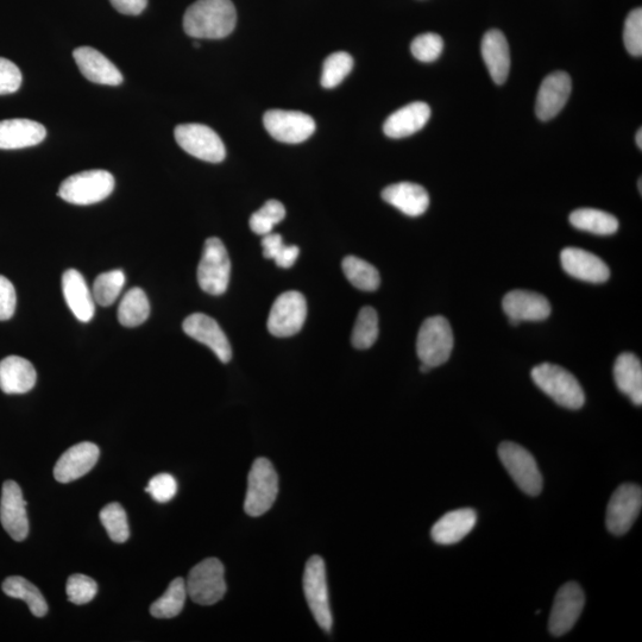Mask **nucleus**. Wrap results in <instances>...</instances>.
Masks as SVG:
<instances>
[{
    "label": "nucleus",
    "mask_w": 642,
    "mask_h": 642,
    "mask_svg": "<svg viewBox=\"0 0 642 642\" xmlns=\"http://www.w3.org/2000/svg\"><path fill=\"white\" fill-rule=\"evenodd\" d=\"M237 12L231 0H198L187 9L184 29L193 39L220 40L235 30Z\"/></svg>",
    "instance_id": "obj_1"
},
{
    "label": "nucleus",
    "mask_w": 642,
    "mask_h": 642,
    "mask_svg": "<svg viewBox=\"0 0 642 642\" xmlns=\"http://www.w3.org/2000/svg\"><path fill=\"white\" fill-rule=\"evenodd\" d=\"M532 380L555 400L559 406L579 409L584 406L585 395L576 377L570 371L551 363H543L532 370Z\"/></svg>",
    "instance_id": "obj_2"
},
{
    "label": "nucleus",
    "mask_w": 642,
    "mask_h": 642,
    "mask_svg": "<svg viewBox=\"0 0 642 642\" xmlns=\"http://www.w3.org/2000/svg\"><path fill=\"white\" fill-rule=\"evenodd\" d=\"M115 190V178L102 169L69 176L62 182L58 195L69 204L93 205L110 197Z\"/></svg>",
    "instance_id": "obj_3"
},
{
    "label": "nucleus",
    "mask_w": 642,
    "mask_h": 642,
    "mask_svg": "<svg viewBox=\"0 0 642 642\" xmlns=\"http://www.w3.org/2000/svg\"><path fill=\"white\" fill-rule=\"evenodd\" d=\"M453 332L448 319L432 317L421 325L417 339V354L421 363L436 368L449 361L452 354Z\"/></svg>",
    "instance_id": "obj_4"
},
{
    "label": "nucleus",
    "mask_w": 642,
    "mask_h": 642,
    "mask_svg": "<svg viewBox=\"0 0 642 642\" xmlns=\"http://www.w3.org/2000/svg\"><path fill=\"white\" fill-rule=\"evenodd\" d=\"M279 494V477L273 464L266 458H258L250 470L244 511L250 516H261L273 507Z\"/></svg>",
    "instance_id": "obj_5"
},
{
    "label": "nucleus",
    "mask_w": 642,
    "mask_h": 642,
    "mask_svg": "<svg viewBox=\"0 0 642 642\" xmlns=\"http://www.w3.org/2000/svg\"><path fill=\"white\" fill-rule=\"evenodd\" d=\"M231 261L225 245L217 237L205 242L198 267L199 286L207 294L222 295L228 291Z\"/></svg>",
    "instance_id": "obj_6"
},
{
    "label": "nucleus",
    "mask_w": 642,
    "mask_h": 642,
    "mask_svg": "<svg viewBox=\"0 0 642 642\" xmlns=\"http://www.w3.org/2000/svg\"><path fill=\"white\" fill-rule=\"evenodd\" d=\"M187 595L200 606H212L226 593L225 569L217 558L195 565L186 581Z\"/></svg>",
    "instance_id": "obj_7"
},
{
    "label": "nucleus",
    "mask_w": 642,
    "mask_h": 642,
    "mask_svg": "<svg viewBox=\"0 0 642 642\" xmlns=\"http://www.w3.org/2000/svg\"><path fill=\"white\" fill-rule=\"evenodd\" d=\"M304 590L308 607L319 627L326 633H331L333 619L323 558L313 556L308 559L304 574Z\"/></svg>",
    "instance_id": "obj_8"
},
{
    "label": "nucleus",
    "mask_w": 642,
    "mask_h": 642,
    "mask_svg": "<svg viewBox=\"0 0 642 642\" xmlns=\"http://www.w3.org/2000/svg\"><path fill=\"white\" fill-rule=\"evenodd\" d=\"M499 457L503 467L522 492L530 496H538L541 493L543 476L530 452L518 444L506 442L500 445Z\"/></svg>",
    "instance_id": "obj_9"
},
{
    "label": "nucleus",
    "mask_w": 642,
    "mask_h": 642,
    "mask_svg": "<svg viewBox=\"0 0 642 642\" xmlns=\"http://www.w3.org/2000/svg\"><path fill=\"white\" fill-rule=\"evenodd\" d=\"M175 140L186 153L211 163L225 160L226 149L216 131L203 124H182L175 128Z\"/></svg>",
    "instance_id": "obj_10"
},
{
    "label": "nucleus",
    "mask_w": 642,
    "mask_h": 642,
    "mask_svg": "<svg viewBox=\"0 0 642 642\" xmlns=\"http://www.w3.org/2000/svg\"><path fill=\"white\" fill-rule=\"evenodd\" d=\"M307 302L299 292L289 291L275 300L268 318V330L273 336L287 338L297 335L304 327Z\"/></svg>",
    "instance_id": "obj_11"
},
{
    "label": "nucleus",
    "mask_w": 642,
    "mask_h": 642,
    "mask_svg": "<svg viewBox=\"0 0 642 642\" xmlns=\"http://www.w3.org/2000/svg\"><path fill=\"white\" fill-rule=\"evenodd\" d=\"M263 124L276 141L288 144L305 142L316 131L314 119L300 111L269 110Z\"/></svg>",
    "instance_id": "obj_12"
},
{
    "label": "nucleus",
    "mask_w": 642,
    "mask_h": 642,
    "mask_svg": "<svg viewBox=\"0 0 642 642\" xmlns=\"http://www.w3.org/2000/svg\"><path fill=\"white\" fill-rule=\"evenodd\" d=\"M642 490L637 484H622L612 496L607 508L606 524L614 535L626 534L641 512Z\"/></svg>",
    "instance_id": "obj_13"
},
{
    "label": "nucleus",
    "mask_w": 642,
    "mask_h": 642,
    "mask_svg": "<svg viewBox=\"0 0 642 642\" xmlns=\"http://www.w3.org/2000/svg\"><path fill=\"white\" fill-rule=\"evenodd\" d=\"M585 595L575 582H569L559 589L550 615L549 629L555 637L571 631L583 612Z\"/></svg>",
    "instance_id": "obj_14"
},
{
    "label": "nucleus",
    "mask_w": 642,
    "mask_h": 642,
    "mask_svg": "<svg viewBox=\"0 0 642 642\" xmlns=\"http://www.w3.org/2000/svg\"><path fill=\"white\" fill-rule=\"evenodd\" d=\"M25 507L27 501L24 500L21 487L14 481H6L0 500V521L4 530L15 541H23L29 534V520Z\"/></svg>",
    "instance_id": "obj_15"
},
{
    "label": "nucleus",
    "mask_w": 642,
    "mask_h": 642,
    "mask_svg": "<svg viewBox=\"0 0 642 642\" xmlns=\"http://www.w3.org/2000/svg\"><path fill=\"white\" fill-rule=\"evenodd\" d=\"M182 329L187 336L209 346L220 362L229 363L231 361L232 348L229 339L213 318L204 313L191 314L185 319Z\"/></svg>",
    "instance_id": "obj_16"
},
{
    "label": "nucleus",
    "mask_w": 642,
    "mask_h": 642,
    "mask_svg": "<svg viewBox=\"0 0 642 642\" xmlns=\"http://www.w3.org/2000/svg\"><path fill=\"white\" fill-rule=\"evenodd\" d=\"M572 90L568 73L555 72L546 77L539 88L535 113L540 121H550L564 109Z\"/></svg>",
    "instance_id": "obj_17"
},
{
    "label": "nucleus",
    "mask_w": 642,
    "mask_h": 642,
    "mask_svg": "<svg viewBox=\"0 0 642 642\" xmlns=\"http://www.w3.org/2000/svg\"><path fill=\"white\" fill-rule=\"evenodd\" d=\"M509 323L516 326L522 321H543L550 317L551 305L544 295L527 292H509L502 301Z\"/></svg>",
    "instance_id": "obj_18"
},
{
    "label": "nucleus",
    "mask_w": 642,
    "mask_h": 642,
    "mask_svg": "<svg viewBox=\"0 0 642 642\" xmlns=\"http://www.w3.org/2000/svg\"><path fill=\"white\" fill-rule=\"evenodd\" d=\"M100 451L96 444L84 442L69 448L56 463L55 480L69 483L79 480L97 464Z\"/></svg>",
    "instance_id": "obj_19"
},
{
    "label": "nucleus",
    "mask_w": 642,
    "mask_h": 642,
    "mask_svg": "<svg viewBox=\"0 0 642 642\" xmlns=\"http://www.w3.org/2000/svg\"><path fill=\"white\" fill-rule=\"evenodd\" d=\"M563 269L572 278L590 283H603L610 278V270L600 257L583 249L566 248L560 254Z\"/></svg>",
    "instance_id": "obj_20"
},
{
    "label": "nucleus",
    "mask_w": 642,
    "mask_h": 642,
    "mask_svg": "<svg viewBox=\"0 0 642 642\" xmlns=\"http://www.w3.org/2000/svg\"><path fill=\"white\" fill-rule=\"evenodd\" d=\"M73 58L87 80L94 84L118 86L123 83V75L105 55L91 47L74 50Z\"/></svg>",
    "instance_id": "obj_21"
},
{
    "label": "nucleus",
    "mask_w": 642,
    "mask_h": 642,
    "mask_svg": "<svg viewBox=\"0 0 642 642\" xmlns=\"http://www.w3.org/2000/svg\"><path fill=\"white\" fill-rule=\"evenodd\" d=\"M62 292L75 318L83 323H88L94 317L96 312V301L93 299L92 292L87 286L83 274L78 270L68 269L62 275Z\"/></svg>",
    "instance_id": "obj_22"
},
{
    "label": "nucleus",
    "mask_w": 642,
    "mask_h": 642,
    "mask_svg": "<svg viewBox=\"0 0 642 642\" xmlns=\"http://www.w3.org/2000/svg\"><path fill=\"white\" fill-rule=\"evenodd\" d=\"M46 136V128L30 119H6L0 122V149L34 147L43 142Z\"/></svg>",
    "instance_id": "obj_23"
},
{
    "label": "nucleus",
    "mask_w": 642,
    "mask_h": 642,
    "mask_svg": "<svg viewBox=\"0 0 642 642\" xmlns=\"http://www.w3.org/2000/svg\"><path fill=\"white\" fill-rule=\"evenodd\" d=\"M482 56L494 83L505 84L511 71V52L507 39L500 30H490L484 35Z\"/></svg>",
    "instance_id": "obj_24"
},
{
    "label": "nucleus",
    "mask_w": 642,
    "mask_h": 642,
    "mask_svg": "<svg viewBox=\"0 0 642 642\" xmlns=\"http://www.w3.org/2000/svg\"><path fill=\"white\" fill-rule=\"evenodd\" d=\"M382 199L409 217H419L430 206V195L423 186L412 182L390 185L382 192Z\"/></svg>",
    "instance_id": "obj_25"
},
{
    "label": "nucleus",
    "mask_w": 642,
    "mask_h": 642,
    "mask_svg": "<svg viewBox=\"0 0 642 642\" xmlns=\"http://www.w3.org/2000/svg\"><path fill=\"white\" fill-rule=\"evenodd\" d=\"M476 522L477 514L471 508L446 513L432 527V539L439 545L457 544L474 530Z\"/></svg>",
    "instance_id": "obj_26"
},
{
    "label": "nucleus",
    "mask_w": 642,
    "mask_h": 642,
    "mask_svg": "<svg viewBox=\"0 0 642 642\" xmlns=\"http://www.w3.org/2000/svg\"><path fill=\"white\" fill-rule=\"evenodd\" d=\"M430 117V106L423 102H415L390 115L383 125V131L389 138L412 136L425 127Z\"/></svg>",
    "instance_id": "obj_27"
},
{
    "label": "nucleus",
    "mask_w": 642,
    "mask_h": 642,
    "mask_svg": "<svg viewBox=\"0 0 642 642\" xmlns=\"http://www.w3.org/2000/svg\"><path fill=\"white\" fill-rule=\"evenodd\" d=\"M34 365L23 357L9 356L0 362V389L5 394H25L36 385Z\"/></svg>",
    "instance_id": "obj_28"
},
{
    "label": "nucleus",
    "mask_w": 642,
    "mask_h": 642,
    "mask_svg": "<svg viewBox=\"0 0 642 642\" xmlns=\"http://www.w3.org/2000/svg\"><path fill=\"white\" fill-rule=\"evenodd\" d=\"M614 379L621 393L634 405H642V365L637 356L629 352L620 355L614 365Z\"/></svg>",
    "instance_id": "obj_29"
},
{
    "label": "nucleus",
    "mask_w": 642,
    "mask_h": 642,
    "mask_svg": "<svg viewBox=\"0 0 642 642\" xmlns=\"http://www.w3.org/2000/svg\"><path fill=\"white\" fill-rule=\"evenodd\" d=\"M5 595L12 599L22 600L28 604L31 614L36 618H43L48 613V604L41 591L33 583L20 576L6 578L3 583Z\"/></svg>",
    "instance_id": "obj_30"
},
{
    "label": "nucleus",
    "mask_w": 642,
    "mask_h": 642,
    "mask_svg": "<svg viewBox=\"0 0 642 642\" xmlns=\"http://www.w3.org/2000/svg\"><path fill=\"white\" fill-rule=\"evenodd\" d=\"M570 223L576 229L600 236L614 235L619 220L613 214L595 209H579L570 214Z\"/></svg>",
    "instance_id": "obj_31"
},
{
    "label": "nucleus",
    "mask_w": 642,
    "mask_h": 642,
    "mask_svg": "<svg viewBox=\"0 0 642 642\" xmlns=\"http://www.w3.org/2000/svg\"><path fill=\"white\" fill-rule=\"evenodd\" d=\"M150 316V304L143 289L135 287L125 293L118 307V320L125 327H137Z\"/></svg>",
    "instance_id": "obj_32"
},
{
    "label": "nucleus",
    "mask_w": 642,
    "mask_h": 642,
    "mask_svg": "<svg viewBox=\"0 0 642 642\" xmlns=\"http://www.w3.org/2000/svg\"><path fill=\"white\" fill-rule=\"evenodd\" d=\"M343 272L352 286L363 292H375L379 289L381 278L379 270L373 264L356 256L345 257L342 263Z\"/></svg>",
    "instance_id": "obj_33"
},
{
    "label": "nucleus",
    "mask_w": 642,
    "mask_h": 642,
    "mask_svg": "<svg viewBox=\"0 0 642 642\" xmlns=\"http://www.w3.org/2000/svg\"><path fill=\"white\" fill-rule=\"evenodd\" d=\"M187 597L186 581L184 578H175L169 584L166 593L156 600L150 607V614L156 619H173L185 607Z\"/></svg>",
    "instance_id": "obj_34"
},
{
    "label": "nucleus",
    "mask_w": 642,
    "mask_h": 642,
    "mask_svg": "<svg viewBox=\"0 0 642 642\" xmlns=\"http://www.w3.org/2000/svg\"><path fill=\"white\" fill-rule=\"evenodd\" d=\"M379 338V316L373 307H364L358 313L351 343L358 350H367Z\"/></svg>",
    "instance_id": "obj_35"
},
{
    "label": "nucleus",
    "mask_w": 642,
    "mask_h": 642,
    "mask_svg": "<svg viewBox=\"0 0 642 642\" xmlns=\"http://www.w3.org/2000/svg\"><path fill=\"white\" fill-rule=\"evenodd\" d=\"M125 285L122 270H111L98 276L93 285V299L96 304L107 307L115 304Z\"/></svg>",
    "instance_id": "obj_36"
},
{
    "label": "nucleus",
    "mask_w": 642,
    "mask_h": 642,
    "mask_svg": "<svg viewBox=\"0 0 642 642\" xmlns=\"http://www.w3.org/2000/svg\"><path fill=\"white\" fill-rule=\"evenodd\" d=\"M107 534L115 543L123 544L130 538L128 515L119 503H109L99 514Z\"/></svg>",
    "instance_id": "obj_37"
},
{
    "label": "nucleus",
    "mask_w": 642,
    "mask_h": 642,
    "mask_svg": "<svg viewBox=\"0 0 642 642\" xmlns=\"http://www.w3.org/2000/svg\"><path fill=\"white\" fill-rule=\"evenodd\" d=\"M354 68V59L345 52L333 53L327 58L321 74V86L330 90L342 84Z\"/></svg>",
    "instance_id": "obj_38"
},
{
    "label": "nucleus",
    "mask_w": 642,
    "mask_h": 642,
    "mask_svg": "<svg viewBox=\"0 0 642 642\" xmlns=\"http://www.w3.org/2000/svg\"><path fill=\"white\" fill-rule=\"evenodd\" d=\"M286 217V209L280 201L269 200L250 218V229L256 235L266 236Z\"/></svg>",
    "instance_id": "obj_39"
},
{
    "label": "nucleus",
    "mask_w": 642,
    "mask_h": 642,
    "mask_svg": "<svg viewBox=\"0 0 642 642\" xmlns=\"http://www.w3.org/2000/svg\"><path fill=\"white\" fill-rule=\"evenodd\" d=\"M68 601L78 606L90 603L98 593V585L94 579L85 575H72L66 585Z\"/></svg>",
    "instance_id": "obj_40"
},
{
    "label": "nucleus",
    "mask_w": 642,
    "mask_h": 642,
    "mask_svg": "<svg viewBox=\"0 0 642 642\" xmlns=\"http://www.w3.org/2000/svg\"><path fill=\"white\" fill-rule=\"evenodd\" d=\"M444 49L442 37L433 33H426L415 37L411 50L415 59L421 62L438 60Z\"/></svg>",
    "instance_id": "obj_41"
},
{
    "label": "nucleus",
    "mask_w": 642,
    "mask_h": 642,
    "mask_svg": "<svg viewBox=\"0 0 642 642\" xmlns=\"http://www.w3.org/2000/svg\"><path fill=\"white\" fill-rule=\"evenodd\" d=\"M623 41L628 53L640 58L642 55V10L640 8L628 15L625 30H623Z\"/></svg>",
    "instance_id": "obj_42"
},
{
    "label": "nucleus",
    "mask_w": 642,
    "mask_h": 642,
    "mask_svg": "<svg viewBox=\"0 0 642 642\" xmlns=\"http://www.w3.org/2000/svg\"><path fill=\"white\" fill-rule=\"evenodd\" d=\"M146 492L156 502L167 503L173 500L176 493H178V482L169 474L156 475L151 478Z\"/></svg>",
    "instance_id": "obj_43"
},
{
    "label": "nucleus",
    "mask_w": 642,
    "mask_h": 642,
    "mask_svg": "<svg viewBox=\"0 0 642 642\" xmlns=\"http://www.w3.org/2000/svg\"><path fill=\"white\" fill-rule=\"evenodd\" d=\"M22 73L14 62L0 58V96L20 90Z\"/></svg>",
    "instance_id": "obj_44"
},
{
    "label": "nucleus",
    "mask_w": 642,
    "mask_h": 642,
    "mask_svg": "<svg viewBox=\"0 0 642 642\" xmlns=\"http://www.w3.org/2000/svg\"><path fill=\"white\" fill-rule=\"evenodd\" d=\"M16 291L9 279L0 275V321L9 320L16 311Z\"/></svg>",
    "instance_id": "obj_45"
},
{
    "label": "nucleus",
    "mask_w": 642,
    "mask_h": 642,
    "mask_svg": "<svg viewBox=\"0 0 642 642\" xmlns=\"http://www.w3.org/2000/svg\"><path fill=\"white\" fill-rule=\"evenodd\" d=\"M285 247L286 245L279 234L270 232V234L262 238L263 256L269 258V260H275Z\"/></svg>",
    "instance_id": "obj_46"
},
{
    "label": "nucleus",
    "mask_w": 642,
    "mask_h": 642,
    "mask_svg": "<svg viewBox=\"0 0 642 642\" xmlns=\"http://www.w3.org/2000/svg\"><path fill=\"white\" fill-rule=\"evenodd\" d=\"M113 8L123 15L138 16L146 10L148 0H110Z\"/></svg>",
    "instance_id": "obj_47"
},
{
    "label": "nucleus",
    "mask_w": 642,
    "mask_h": 642,
    "mask_svg": "<svg viewBox=\"0 0 642 642\" xmlns=\"http://www.w3.org/2000/svg\"><path fill=\"white\" fill-rule=\"evenodd\" d=\"M299 254L300 249L297 245H286L285 249L281 251V254L274 261L280 268H292L294 263L297 262Z\"/></svg>",
    "instance_id": "obj_48"
},
{
    "label": "nucleus",
    "mask_w": 642,
    "mask_h": 642,
    "mask_svg": "<svg viewBox=\"0 0 642 642\" xmlns=\"http://www.w3.org/2000/svg\"><path fill=\"white\" fill-rule=\"evenodd\" d=\"M637 144L639 149H642V130L640 129L637 134Z\"/></svg>",
    "instance_id": "obj_49"
},
{
    "label": "nucleus",
    "mask_w": 642,
    "mask_h": 642,
    "mask_svg": "<svg viewBox=\"0 0 642 642\" xmlns=\"http://www.w3.org/2000/svg\"><path fill=\"white\" fill-rule=\"evenodd\" d=\"M432 368L428 367V365L421 363L420 370L423 371V373H428Z\"/></svg>",
    "instance_id": "obj_50"
},
{
    "label": "nucleus",
    "mask_w": 642,
    "mask_h": 642,
    "mask_svg": "<svg viewBox=\"0 0 642 642\" xmlns=\"http://www.w3.org/2000/svg\"><path fill=\"white\" fill-rule=\"evenodd\" d=\"M193 46H194V48H200V44H199L198 42H195V43L193 44Z\"/></svg>",
    "instance_id": "obj_51"
},
{
    "label": "nucleus",
    "mask_w": 642,
    "mask_h": 642,
    "mask_svg": "<svg viewBox=\"0 0 642 642\" xmlns=\"http://www.w3.org/2000/svg\"><path fill=\"white\" fill-rule=\"evenodd\" d=\"M639 191H640V193L642 192V188H641V179L639 180Z\"/></svg>",
    "instance_id": "obj_52"
}]
</instances>
